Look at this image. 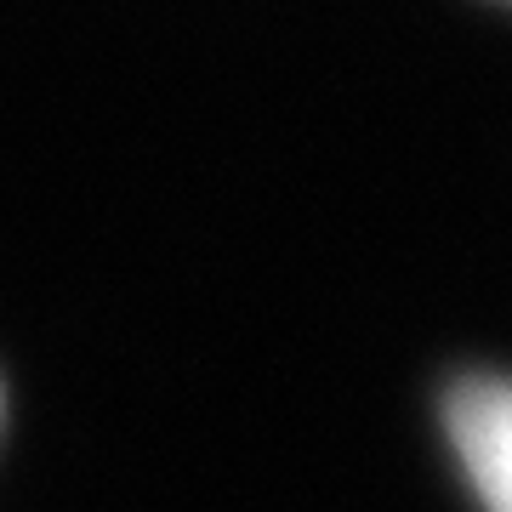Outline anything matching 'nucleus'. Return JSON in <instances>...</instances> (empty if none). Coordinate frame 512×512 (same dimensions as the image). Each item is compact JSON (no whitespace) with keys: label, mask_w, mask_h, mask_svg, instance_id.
Wrapping results in <instances>:
<instances>
[{"label":"nucleus","mask_w":512,"mask_h":512,"mask_svg":"<svg viewBox=\"0 0 512 512\" xmlns=\"http://www.w3.org/2000/svg\"><path fill=\"white\" fill-rule=\"evenodd\" d=\"M450 439L484 512H512V382H461L450 393Z\"/></svg>","instance_id":"nucleus-1"}]
</instances>
